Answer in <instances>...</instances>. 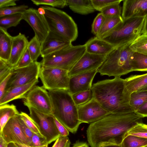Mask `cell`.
<instances>
[{
    "mask_svg": "<svg viewBox=\"0 0 147 147\" xmlns=\"http://www.w3.org/2000/svg\"><path fill=\"white\" fill-rule=\"evenodd\" d=\"M143 117L134 112L111 113L90 123L86 130L87 140L91 147L121 144L127 132Z\"/></svg>",
    "mask_w": 147,
    "mask_h": 147,
    "instance_id": "cell-1",
    "label": "cell"
},
{
    "mask_svg": "<svg viewBox=\"0 0 147 147\" xmlns=\"http://www.w3.org/2000/svg\"><path fill=\"white\" fill-rule=\"evenodd\" d=\"M125 79L120 77L98 81L92 86L93 97L105 110L113 113L134 112L130 105V95L124 92Z\"/></svg>",
    "mask_w": 147,
    "mask_h": 147,
    "instance_id": "cell-2",
    "label": "cell"
},
{
    "mask_svg": "<svg viewBox=\"0 0 147 147\" xmlns=\"http://www.w3.org/2000/svg\"><path fill=\"white\" fill-rule=\"evenodd\" d=\"M54 117L73 134L77 131L81 122L79 119L78 107L68 90H48Z\"/></svg>",
    "mask_w": 147,
    "mask_h": 147,
    "instance_id": "cell-3",
    "label": "cell"
},
{
    "mask_svg": "<svg viewBox=\"0 0 147 147\" xmlns=\"http://www.w3.org/2000/svg\"><path fill=\"white\" fill-rule=\"evenodd\" d=\"M45 11L44 15L49 30V34L64 41L71 42L78 34L77 25L66 13L55 7L42 6Z\"/></svg>",
    "mask_w": 147,
    "mask_h": 147,
    "instance_id": "cell-4",
    "label": "cell"
},
{
    "mask_svg": "<svg viewBox=\"0 0 147 147\" xmlns=\"http://www.w3.org/2000/svg\"><path fill=\"white\" fill-rule=\"evenodd\" d=\"M144 18L136 17L123 20L115 28L100 39L115 48L130 45L142 34Z\"/></svg>",
    "mask_w": 147,
    "mask_h": 147,
    "instance_id": "cell-5",
    "label": "cell"
},
{
    "mask_svg": "<svg viewBox=\"0 0 147 147\" xmlns=\"http://www.w3.org/2000/svg\"><path fill=\"white\" fill-rule=\"evenodd\" d=\"M129 46L114 48L106 56L98 72L101 76L120 77L132 72L130 60L133 51Z\"/></svg>",
    "mask_w": 147,
    "mask_h": 147,
    "instance_id": "cell-6",
    "label": "cell"
},
{
    "mask_svg": "<svg viewBox=\"0 0 147 147\" xmlns=\"http://www.w3.org/2000/svg\"><path fill=\"white\" fill-rule=\"evenodd\" d=\"M86 52L85 44L65 47L42 57L41 67L69 71Z\"/></svg>",
    "mask_w": 147,
    "mask_h": 147,
    "instance_id": "cell-7",
    "label": "cell"
},
{
    "mask_svg": "<svg viewBox=\"0 0 147 147\" xmlns=\"http://www.w3.org/2000/svg\"><path fill=\"white\" fill-rule=\"evenodd\" d=\"M66 70L41 67L39 78L43 87L48 90H68L70 77Z\"/></svg>",
    "mask_w": 147,
    "mask_h": 147,
    "instance_id": "cell-8",
    "label": "cell"
},
{
    "mask_svg": "<svg viewBox=\"0 0 147 147\" xmlns=\"http://www.w3.org/2000/svg\"><path fill=\"white\" fill-rule=\"evenodd\" d=\"M27 107L29 111L30 116L36 124L48 144L59 137L60 135L53 115L42 113L30 106Z\"/></svg>",
    "mask_w": 147,
    "mask_h": 147,
    "instance_id": "cell-9",
    "label": "cell"
},
{
    "mask_svg": "<svg viewBox=\"0 0 147 147\" xmlns=\"http://www.w3.org/2000/svg\"><path fill=\"white\" fill-rule=\"evenodd\" d=\"M41 67L40 62L35 61L26 67L13 68L5 91L15 87L26 84L38 79Z\"/></svg>",
    "mask_w": 147,
    "mask_h": 147,
    "instance_id": "cell-10",
    "label": "cell"
},
{
    "mask_svg": "<svg viewBox=\"0 0 147 147\" xmlns=\"http://www.w3.org/2000/svg\"><path fill=\"white\" fill-rule=\"evenodd\" d=\"M23 102L26 107H31L44 114L53 115L51 98L48 92L43 86H34L28 93Z\"/></svg>",
    "mask_w": 147,
    "mask_h": 147,
    "instance_id": "cell-11",
    "label": "cell"
},
{
    "mask_svg": "<svg viewBox=\"0 0 147 147\" xmlns=\"http://www.w3.org/2000/svg\"><path fill=\"white\" fill-rule=\"evenodd\" d=\"M77 107L79 119L82 123H91L111 113L93 97L87 102Z\"/></svg>",
    "mask_w": 147,
    "mask_h": 147,
    "instance_id": "cell-12",
    "label": "cell"
},
{
    "mask_svg": "<svg viewBox=\"0 0 147 147\" xmlns=\"http://www.w3.org/2000/svg\"><path fill=\"white\" fill-rule=\"evenodd\" d=\"M19 114L8 121L0 132V137L6 144L13 143L29 145L20 124Z\"/></svg>",
    "mask_w": 147,
    "mask_h": 147,
    "instance_id": "cell-13",
    "label": "cell"
},
{
    "mask_svg": "<svg viewBox=\"0 0 147 147\" xmlns=\"http://www.w3.org/2000/svg\"><path fill=\"white\" fill-rule=\"evenodd\" d=\"M23 19L31 26L35 36L42 43L49 33V30L44 15L40 14L37 10L30 8L23 14Z\"/></svg>",
    "mask_w": 147,
    "mask_h": 147,
    "instance_id": "cell-14",
    "label": "cell"
},
{
    "mask_svg": "<svg viewBox=\"0 0 147 147\" xmlns=\"http://www.w3.org/2000/svg\"><path fill=\"white\" fill-rule=\"evenodd\" d=\"M106 55L92 54L86 52L68 71L70 78L78 75L98 70Z\"/></svg>",
    "mask_w": 147,
    "mask_h": 147,
    "instance_id": "cell-15",
    "label": "cell"
},
{
    "mask_svg": "<svg viewBox=\"0 0 147 147\" xmlns=\"http://www.w3.org/2000/svg\"><path fill=\"white\" fill-rule=\"evenodd\" d=\"M98 70L70 78L69 91L71 95L91 89L94 78Z\"/></svg>",
    "mask_w": 147,
    "mask_h": 147,
    "instance_id": "cell-16",
    "label": "cell"
},
{
    "mask_svg": "<svg viewBox=\"0 0 147 147\" xmlns=\"http://www.w3.org/2000/svg\"><path fill=\"white\" fill-rule=\"evenodd\" d=\"M121 17L123 20L145 17L147 15V0H123Z\"/></svg>",
    "mask_w": 147,
    "mask_h": 147,
    "instance_id": "cell-17",
    "label": "cell"
},
{
    "mask_svg": "<svg viewBox=\"0 0 147 147\" xmlns=\"http://www.w3.org/2000/svg\"><path fill=\"white\" fill-rule=\"evenodd\" d=\"M29 42L25 35L21 33L13 36L10 56L7 61L13 68L18 63L27 49Z\"/></svg>",
    "mask_w": 147,
    "mask_h": 147,
    "instance_id": "cell-18",
    "label": "cell"
},
{
    "mask_svg": "<svg viewBox=\"0 0 147 147\" xmlns=\"http://www.w3.org/2000/svg\"><path fill=\"white\" fill-rule=\"evenodd\" d=\"M38 82V80H36L27 84L15 87L6 91L0 99V105L7 104L16 99H24Z\"/></svg>",
    "mask_w": 147,
    "mask_h": 147,
    "instance_id": "cell-19",
    "label": "cell"
},
{
    "mask_svg": "<svg viewBox=\"0 0 147 147\" xmlns=\"http://www.w3.org/2000/svg\"><path fill=\"white\" fill-rule=\"evenodd\" d=\"M85 45L86 52L100 55H106L115 48L108 42L96 36L89 40Z\"/></svg>",
    "mask_w": 147,
    "mask_h": 147,
    "instance_id": "cell-20",
    "label": "cell"
},
{
    "mask_svg": "<svg viewBox=\"0 0 147 147\" xmlns=\"http://www.w3.org/2000/svg\"><path fill=\"white\" fill-rule=\"evenodd\" d=\"M72 45L71 42L61 40L49 33L44 41L41 43V56L42 58Z\"/></svg>",
    "mask_w": 147,
    "mask_h": 147,
    "instance_id": "cell-21",
    "label": "cell"
},
{
    "mask_svg": "<svg viewBox=\"0 0 147 147\" xmlns=\"http://www.w3.org/2000/svg\"><path fill=\"white\" fill-rule=\"evenodd\" d=\"M147 85V73L132 75L125 79L124 93L130 94Z\"/></svg>",
    "mask_w": 147,
    "mask_h": 147,
    "instance_id": "cell-22",
    "label": "cell"
},
{
    "mask_svg": "<svg viewBox=\"0 0 147 147\" xmlns=\"http://www.w3.org/2000/svg\"><path fill=\"white\" fill-rule=\"evenodd\" d=\"M67 6L74 12L83 15L94 12V8L91 0H66Z\"/></svg>",
    "mask_w": 147,
    "mask_h": 147,
    "instance_id": "cell-23",
    "label": "cell"
},
{
    "mask_svg": "<svg viewBox=\"0 0 147 147\" xmlns=\"http://www.w3.org/2000/svg\"><path fill=\"white\" fill-rule=\"evenodd\" d=\"M12 38L7 30L0 28V59L6 61L10 57Z\"/></svg>",
    "mask_w": 147,
    "mask_h": 147,
    "instance_id": "cell-24",
    "label": "cell"
},
{
    "mask_svg": "<svg viewBox=\"0 0 147 147\" xmlns=\"http://www.w3.org/2000/svg\"><path fill=\"white\" fill-rule=\"evenodd\" d=\"M123 20L121 16L105 17L102 26L96 36L101 38L115 28Z\"/></svg>",
    "mask_w": 147,
    "mask_h": 147,
    "instance_id": "cell-25",
    "label": "cell"
},
{
    "mask_svg": "<svg viewBox=\"0 0 147 147\" xmlns=\"http://www.w3.org/2000/svg\"><path fill=\"white\" fill-rule=\"evenodd\" d=\"M19 113L16 107L13 104L0 105V132L8 121Z\"/></svg>",
    "mask_w": 147,
    "mask_h": 147,
    "instance_id": "cell-26",
    "label": "cell"
},
{
    "mask_svg": "<svg viewBox=\"0 0 147 147\" xmlns=\"http://www.w3.org/2000/svg\"><path fill=\"white\" fill-rule=\"evenodd\" d=\"M130 63L132 71L147 72V55L133 51Z\"/></svg>",
    "mask_w": 147,
    "mask_h": 147,
    "instance_id": "cell-27",
    "label": "cell"
},
{
    "mask_svg": "<svg viewBox=\"0 0 147 147\" xmlns=\"http://www.w3.org/2000/svg\"><path fill=\"white\" fill-rule=\"evenodd\" d=\"M23 19V14L17 13L0 17V28L7 30L11 27L16 26Z\"/></svg>",
    "mask_w": 147,
    "mask_h": 147,
    "instance_id": "cell-28",
    "label": "cell"
},
{
    "mask_svg": "<svg viewBox=\"0 0 147 147\" xmlns=\"http://www.w3.org/2000/svg\"><path fill=\"white\" fill-rule=\"evenodd\" d=\"M147 101V91H137L130 94L129 104L134 112Z\"/></svg>",
    "mask_w": 147,
    "mask_h": 147,
    "instance_id": "cell-29",
    "label": "cell"
},
{
    "mask_svg": "<svg viewBox=\"0 0 147 147\" xmlns=\"http://www.w3.org/2000/svg\"><path fill=\"white\" fill-rule=\"evenodd\" d=\"M122 147H146L147 146V138L132 135H127L123 139Z\"/></svg>",
    "mask_w": 147,
    "mask_h": 147,
    "instance_id": "cell-30",
    "label": "cell"
},
{
    "mask_svg": "<svg viewBox=\"0 0 147 147\" xmlns=\"http://www.w3.org/2000/svg\"><path fill=\"white\" fill-rule=\"evenodd\" d=\"M133 51L147 55V35L142 34L129 45Z\"/></svg>",
    "mask_w": 147,
    "mask_h": 147,
    "instance_id": "cell-31",
    "label": "cell"
},
{
    "mask_svg": "<svg viewBox=\"0 0 147 147\" xmlns=\"http://www.w3.org/2000/svg\"><path fill=\"white\" fill-rule=\"evenodd\" d=\"M41 43L34 36L29 42L28 49L31 59L33 62L37 61L41 55Z\"/></svg>",
    "mask_w": 147,
    "mask_h": 147,
    "instance_id": "cell-32",
    "label": "cell"
},
{
    "mask_svg": "<svg viewBox=\"0 0 147 147\" xmlns=\"http://www.w3.org/2000/svg\"><path fill=\"white\" fill-rule=\"evenodd\" d=\"M71 96L78 106L85 104L91 100L93 97V93L91 89L72 94Z\"/></svg>",
    "mask_w": 147,
    "mask_h": 147,
    "instance_id": "cell-33",
    "label": "cell"
},
{
    "mask_svg": "<svg viewBox=\"0 0 147 147\" xmlns=\"http://www.w3.org/2000/svg\"><path fill=\"white\" fill-rule=\"evenodd\" d=\"M28 8V6L25 5L1 8H0V17L19 13L23 14Z\"/></svg>",
    "mask_w": 147,
    "mask_h": 147,
    "instance_id": "cell-34",
    "label": "cell"
},
{
    "mask_svg": "<svg viewBox=\"0 0 147 147\" xmlns=\"http://www.w3.org/2000/svg\"><path fill=\"white\" fill-rule=\"evenodd\" d=\"M121 1L112 4L102 10L105 17L121 16V9L119 4Z\"/></svg>",
    "mask_w": 147,
    "mask_h": 147,
    "instance_id": "cell-35",
    "label": "cell"
},
{
    "mask_svg": "<svg viewBox=\"0 0 147 147\" xmlns=\"http://www.w3.org/2000/svg\"><path fill=\"white\" fill-rule=\"evenodd\" d=\"M128 135L147 138V125L142 122L137 123L127 132Z\"/></svg>",
    "mask_w": 147,
    "mask_h": 147,
    "instance_id": "cell-36",
    "label": "cell"
},
{
    "mask_svg": "<svg viewBox=\"0 0 147 147\" xmlns=\"http://www.w3.org/2000/svg\"><path fill=\"white\" fill-rule=\"evenodd\" d=\"M19 115L27 126L33 133L41 138H44L40 133L36 124L30 116L26 113L22 112L19 113Z\"/></svg>",
    "mask_w": 147,
    "mask_h": 147,
    "instance_id": "cell-37",
    "label": "cell"
},
{
    "mask_svg": "<svg viewBox=\"0 0 147 147\" xmlns=\"http://www.w3.org/2000/svg\"><path fill=\"white\" fill-rule=\"evenodd\" d=\"M33 3L36 5H49L53 7L63 8L67 6L66 0H32Z\"/></svg>",
    "mask_w": 147,
    "mask_h": 147,
    "instance_id": "cell-38",
    "label": "cell"
},
{
    "mask_svg": "<svg viewBox=\"0 0 147 147\" xmlns=\"http://www.w3.org/2000/svg\"><path fill=\"white\" fill-rule=\"evenodd\" d=\"M96 10L100 11L107 6L112 4L123 1L122 0H91Z\"/></svg>",
    "mask_w": 147,
    "mask_h": 147,
    "instance_id": "cell-39",
    "label": "cell"
},
{
    "mask_svg": "<svg viewBox=\"0 0 147 147\" xmlns=\"http://www.w3.org/2000/svg\"><path fill=\"white\" fill-rule=\"evenodd\" d=\"M105 17L101 12L94 18L92 25V33L96 36L99 32L104 21Z\"/></svg>",
    "mask_w": 147,
    "mask_h": 147,
    "instance_id": "cell-40",
    "label": "cell"
},
{
    "mask_svg": "<svg viewBox=\"0 0 147 147\" xmlns=\"http://www.w3.org/2000/svg\"><path fill=\"white\" fill-rule=\"evenodd\" d=\"M13 68L7 61L0 59V82L12 72Z\"/></svg>",
    "mask_w": 147,
    "mask_h": 147,
    "instance_id": "cell-41",
    "label": "cell"
},
{
    "mask_svg": "<svg viewBox=\"0 0 147 147\" xmlns=\"http://www.w3.org/2000/svg\"><path fill=\"white\" fill-rule=\"evenodd\" d=\"M33 62L27 49L18 63L13 68H18L26 67L29 65Z\"/></svg>",
    "mask_w": 147,
    "mask_h": 147,
    "instance_id": "cell-42",
    "label": "cell"
},
{
    "mask_svg": "<svg viewBox=\"0 0 147 147\" xmlns=\"http://www.w3.org/2000/svg\"><path fill=\"white\" fill-rule=\"evenodd\" d=\"M47 144H48L45 138H41L36 134L34 133L31 143L29 146L34 147H40Z\"/></svg>",
    "mask_w": 147,
    "mask_h": 147,
    "instance_id": "cell-43",
    "label": "cell"
},
{
    "mask_svg": "<svg viewBox=\"0 0 147 147\" xmlns=\"http://www.w3.org/2000/svg\"><path fill=\"white\" fill-rule=\"evenodd\" d=\"M20 123L23 132L28 142L29 145H30L31 143L32 137L34 133L27 126L24 121L22 119L20 116Z\"/></svg>",
    "mask_w": 147,
    "mask_h": 147,
    "instance_id": "cell-44",
    "label": "cell"
},
{
    "mask_svg": "<svg viewBox=\"0 0 147 147\" xmlns=\"http://www.w3.org/2000/svg\"><path fill=\"white\" fill-rule=\"evenodd\" d=\"M54 121L60 136L62 137L67 136L69 135L68 130L54 117Z\"/></svg>",
    "mask_w": 147,
    "mask_h": 147,
    "instance_id": "cell-45",
    "label": "cell"
},
{
    "mask_svg": "<svg viewBox=\"0 0 147 147\" xmlns=\"http://www.w3.org/2000/svg\"><path fill=\"white\" fill-rule=\"evenodd\" d=\"M11 73L12 72L0 82V99L1 98L5 93L7 84L11 76Z\"/></svg>",
    "mask_w": 147,
    "mask_h": 147,
    "instance_id": "cell-46",
    "label": "cell"
},
{
    "mask_svg": "<svg viewBox=\"0 0 147 147\" xmlns=\"http://www.w3.org/2000/svg\"><path fill=\"white\" fill-rule=\"evenodd\" d=\"M135 112L143 118L147 117V101L140 106Z\"/></svg>",
    "mask_w": 147,
    "mask_h": 147,
    "instance_id": "cell-47",
    "label": "cell"
},
{
    "mask_svg": "<svg viewBox=\"0 0 147 147\" xmlns=\"http://www.w3.org/2000/svg\"><path fill=\"white\" fill-rule=\"evenodd\" d=\"M16 0H0V8L15 6L16 5Z\"/></svg>",
    "mask_w": 147,
    "mask_h": 147,
    "instance_id": "cell-48",
    "label": "cell"
},
{
    "mask_svg": "<svg viewBox=\"0 0 147 147\" xmlns=\"http://www.w3.org/2000/svg\"><path fill=\"white\" fill-rule=\"evenodd\" d=\"M60 142L59 147H70L71 142L68 137L60 136Z\"/></svg>",
    "mask_w": 147,
    "mask_h": 147,
    "instance_id": "cell-49",
    "label": "cell"
},
{
    "mask_svg": "<svg viewBox=\"0 0 147 147\" xmlns=\"http://www.w3.org/2000/svg\"><path fill=\"white\" fill-rule=\"evenodd\" d=\"M72 147H89L87 143L85 142L76 141Z\"/></svg>",
    "mask_w": 147,
    "mask_h": 147,
    "instance_id": "cell-50",
    "label": "cell"
},
{
    "mask_svg": "<svg viewBox=\"0 0 147 147\" xmlns=\"http://www.w3.org/2000/svg\"><path fill=\"white\" fill-rule=\"evenodd\" d=\"M142 33L147 35V15L145 16Z\"/></svg>",
    "mask_w": 147,
    "mask_h": 147,
    "instance_id": "cell-51",
    "label": "cell"
},
{
    "mask_svg": "<svg viewBox=\"0 0 147 147\" xmlns=\"http://www.w3.org/2000/svg\"><path fill=\"white\" fill-rule=\"evenodd\" d=\"M60 142V136L55 141L52 147H59Z\"/></svg>",
    "mask_w": 147,
    "mask_h": 147,
    "instance_id": "cell-52",
    "label": "cell"
},
{
    "mask_svg": "<svg viewBox=\"0 0 147 147\" xmlns=\"http://www.w3.org/2000/svg\"><path fill=\"white\" fill-rule=\"evenodd\" d=\"M37 10L38 13L41 15H44L45 14V11L42 7L38 8Z\"/></svg>",
    "mask_w": 147,
    "mask_h": 147,
    "instance_id": "cell-53",
    "label": "cell"
},
{
    "mask_svg": "<svg viewBox=\"0 0 147 147\" xmlns=\"http://www.w3.org/2000/svg\"><path fill=\"white\" fill-rule=\"evenodd\" d=\"M15 144L17 147H34L30 146H29V145H27L20 144H16V143H15ZM43 146L40 147H43Z\"/></svg>",
    "mask_w": 147,
    "mask_h": 147,
    "instance_id": "cell-54",
    "label": "cell"
},
{
    "mask_svg": "<svg viewBox=\"0 0 147 147\" xmlns=\"http://www.w3.org/2000/svg\"><path fill=\"white\" fill-rule=\"evenodd\" d=\"M5 146L6 147H17L15 144L13 143H10L7 144H5Z\"/></svg>",
    "mask_w": 147,
    "mask_h": 147,
    "instance_id": "cell-55",
    "label": "cell"
},
{
    "mask_svg": "<svg viewBox=\"0 0 147 147\" xmlns=\"http://www.w3.org/2000/svg\"><path fill=\"white\" fill-rule=\"evenodd\" d=\"M101 147H122L121 144L120 145H111L105 146Z\"/></svg>",
    "mask_w": 147,
    "mask_h": 147,
    "instance_id": "cell-56",
    "label": "cell"
},
{
    "mask_svg": "<svg viewBox=\"0 0 147 147\" xmlns=\"http://www.w3.org/2000/svg\"><path fill=\"white\" fill-rule=\"evenodd\" d=\"M0 147H6L5 144L3 141L2 138L0 137Z\"/></svg>",
    "mask_w": 147,
    "mask_h": 147,
    "instance_id": "cell-57",
    "label": "cell"
},
{
    "mask_svg": "<svg viewBox=\"0 0 147 147\" xmlns=\"http://www.w3.org/2000/svg\"><path fill=\"white\" fill-rule=\"evenodd\" d=\"M138 91H147V85Z\"/></svg>",
    "mask_w": 147,
    "mask_h": 147,
    "instance_id": "cell-58",
    "label": "cell"
},
{
    "mask_svg": "<svg viewBox=\"0 0 147 147\" xmlns=\"http://www.w3.org/2000/svg\"><path fill=\"white\" fill-rule=\"evenodd\" d=\"M48 144H47L43 146V147H48Z\"/></svg>",
    "mask_w": 147,
    "mask_h": 147,
    "instance_id": "cell-59",
    "label": "cell"
},
{
    "mask_svg": "<svg viewBox=\"0 0 147 147\" xmlns=\"http://www.w3.org/2000/svg\"><path fill=\"white\" fill-rule=\"evenodd\" d=\"M146 147H147V146H146Z\"/></svg>",
    "mask_w": 147,
    "mask_h": 147,
    "instance_id": "cell-60",
    "label": "cell"
}]
</instances>
